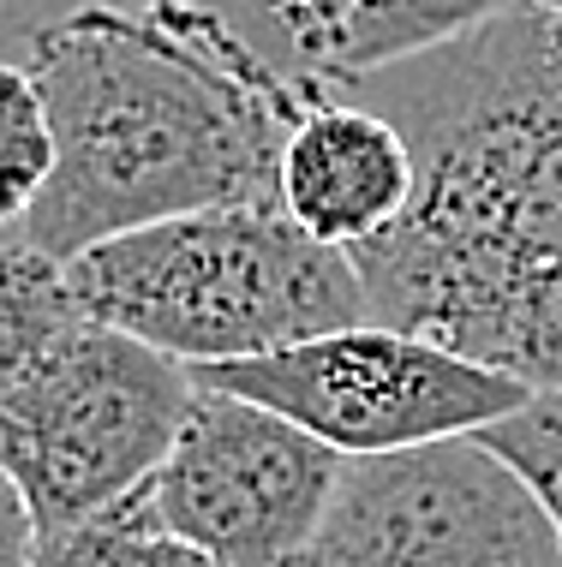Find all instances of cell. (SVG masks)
<instances>
[{
  "instance_id": "1",
  "label": "cell",
  "mask_w": 562,
  "mask_h": 567,
  "mask_svg": "<svg viewBox=\"0 0 562 567\" xmlns=\"http://www.w3.org/2000/svg\"><path fill=\"white\" fill-rule=\"evenodd\" d=\"M413 156V197L347 251L366 317L562 389V19L509 7L431 54L324 84Z\"/></svg>"
},
{
  "instance_id": "2",
  "label": "cell",
  "mask_w": 562,
  "mask_h": 567,
  "mask_svg": "<svg viewBox=\"0 0 562 567\" xmlns=\"http://www.w3.org/2000/svg\"><path fill=\"white\" fill-rule=\"evenodd\" d=\"M24 72L49 109L54 167L12 239L54 264L192 209H276L282 137L324 90L269 72L204 0L144 12L79 0Z\"/></svg>"
},
{
  "instance_id": "3",
  "label": "cell",
  "mask_w": 562,
  "mask_h": 567,
  "mask_svg": "<svg viewBox=\"0 0 562 567\" xmlns=\"http://www.w3.org/2000/svg\"><path fill=\"white\" fill-rule=\"evenodd\" d=\"M84 323L174 364H239L311 334L371 323L347 251L282 209H192L67 257Z\"/></svg>"
},
{
  "instance_id": "4",
  "label": "cell",
  "mask_w": 562,
  "mask_h": 567,
  "mask_svg": "<svg viewBox=\"0 0 562 567\" xmlns=\"http://www.w3.org/2000/svg\"><path fill=\"white\" fill-rule=\"evenodd\" d=\"M186 401V364L79 323L0 401V478L19 489L37 532L102 514L156 478Z\"/></svg>"
},
{
  "instance_id": "5",
  "label": "cell",
  "mask_w": 562,
  "mask_h": 567,
  "mask_svg": "<svg viewBox=\"0 0 562 567\" xmlns=\"http://www.w3.org/2000/svg\"><path fill=\"white\" fill-rule=\"evenodd\" d=\"M186 377L269 406L341 460L479 436L527 401L514 377L389 323H347L239 364H186Z\"/></svg>"
},
{
  "instance_id": "6",
  "label": "cell",
  "mask_w": 562,
  "mask_h": 567,
  "mask_svg": "<svg viewBox=\"0 0 562 567\" xmlns=\"http://www.w3.org/2000/svg\"><path fill=\"white\" fill-rule=\"evenodd\" d=\"M294 567H562V544L479 436H449L347 460Z\"/></svg>"
},
{
  "instance_id": "7",
  "label": "cell",
  "mask_w": 562,
  "mask_h": 567,
  "mask_svg": "<svg viewBox=\"0 0 562 567\" xmlns=\"http://www.w3.org/2000/svg\"><path fill=\"white\" fill-rule=\"evenodd\" d=\"M347 460L239 394L192 382L186 419L144 484L156 519L222 567H294Z\"/></svg>"
},
{
  "instance_id": "8",
  "label": "cell",
  "mask_w": 562,
  "mask_h": 567,
  "mask_svg": "<svg viewBox=\"0 0 562 567\" xmlns=\"http://www.w3.org/2000/svg\"><path fill=\"white\" fill-rule=\"evenodd\" d=\"M413 197V156L401 132L366 102L311 90L294 114L276 162V209L311 239L354 251L407 209Z\"/></svg>"
},
{
  "instance_id": "9",
  "label": "cell",
  "mask_w": 562,
  "mask_h": 567,
  "mask_svg": "<svg viewBox=\"0 0 562 567\" xmlns=\"http://www.w3.org/2000/svg\"><path fill=\"white\" fill-rule=\"evenodd\" d=\"M509 7H521V0H354L317 84H341L359 72H384L395 60L431 54L467 30L491 24Z\"/></svg>"
},
{
  "instance_id": "10",
  "label": "cell",
  "mask_w": 562,
  "mask_h": 567,
  "mask_svg": "<svg viewBox=\"0 0 562 567\" xmlns=\"http://www.w3.org/2000/svg\"><path fill=\"white\" fill-rule=\"evenodd\" d=\"M79 323L84 311L67 287V269L19 239H0V401L37 377Z\"/></svg>"
},
{
  "instance_id": "11",
  "label": "cell",
  "mask_w": 562,
  "mask_h": 567,
  "mask_svg": "<svg viewBox=\"0 0 562 567\" xmlns=\"http://www.w3.org/2000/svg\"><path fill=\"white\" fill-rule=\"evenodd\" d=\"M30 567H222L204 549H192L186 538H174L156 519L144 489H132L126 502L102 514H84L72 526L37 532Z\"/></svg>"
},
{
  "instance_id": "12",
  "label": "cell",
  "mask_w": 562,
  "mask_h": 567,
  "mask_svg": "<svg viewBox=\"0 0 562 567\" xmlns=\"http://www.w3.org/2000/svg\"><path fill=\"white\" fill-rule=\"evenodd\" d=\"M269 72L294 84H317L336 49V30L354 0H204Z\"/></svg>"
},
{
  "instance_id": "13",
  "label": "cell",
  "mask_w": 562,
  "mask_h": 567,
  "mask_svg": "<svg viewBox=\"0 0 562 567\" xmlns=\"http://www.w3.org/2000/svg\"><path fill=\"white\" fill-rule=\"evenodd\" d=\"M49 167H54V132L42 90L24 66H0V239H12V227L37 204Z\"/></svg>"
},
{
  "instance_id": "14",
  "label": "cell",
  "mask_w": 562,
  "mask_h": 567,
  "mask_svg": "<svg viewBox=\"0 0 562 567\" xmlns=\"http://www.w3.org/2000/svg\"><path fill=\"white\" fill-rule=\"evenodd\" d=\"M479 442L527 484L562 544V389H527V401L509 419L484 424Z\"/></svg>"
},
{
  "instance_id": "15",
  "label": "cell",
  "mask_w": 562,
  "mask_h": 567,
  "mask_svg": "<svg viewBox=\"0 0 562 567\" xmlns=\"http://www.w3.org/2000/svg\"><path fill=\"white\" fill-rule=\"evenodd\" d=\"M72 7L79 0H0V66H24L37 37Z\"/></svg>"
},
{
  "instance_id": "16",
  "label": "cell",
  "mask_w": 562,
  "mask_h": 567,
  "mask_svg": "<svg viewBox=\"0 0 562 567\" xmlns=\"http://www.w3.org/2000/svg\"><path fill=\"white\" fill-rule=\"evenodd\" d=\"M30 549H37V526H30L19 489L0 478V567H30Z\"/></svg>"
},
{
  "instance_id": "17",
  "label": "cell",
  "mask_w": 562,
  "mask_h": 567,
  "mask_svg": "<svg viewBox=\"0 0 562 567\" xmlns=\"http://www.w3.org/2000/svg\"><path fill=\"white\" fill-rule=\"evenodd\" d=\"M90 7H114V12H144V7H197V0H90Z\"/></svg>"
},
{
  "instance_id": "18",
  "label": "cell",
  "mask_w": 562,
  "mask_h": 567,
  "mask_svg": "<svg viewBox=\"0 0 562 567\" xmlns=\"http://www.w3.org/2000/svg\"><path fill=\"white\" fill-rule=\"evenodd\" d=\"M527 7H539V12H551V19H562V0H527Z\"/></svg>"
}]
</instances>
